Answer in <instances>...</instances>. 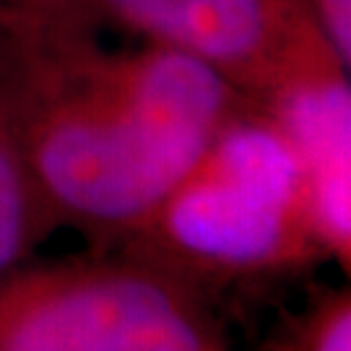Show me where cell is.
Returning <instances> with one entry per match:
<instances>
[{"label": "cell", "mask_w": 351, "mask_h": 351, "mask_svg": "<svg viewBox=\"0 0 351 351\" xmlns=\"http://www.w3.org/2000/svg\"><path fill=\"white\" fill-rule=\"evenodd\" d=\"M0 351H232L208 294L123 247L0 274Z\"/></svg>", "instance_id": "3957f363"}, {"label": "cell", "mask_w": 351, "mask_h": 351, "mask_svg": "<svg viewBox=\"0 0 351 351\" xmlns=\"http://www.w3.org/2000/svg\"><path fill=\"white\" fill-rule=\"evenodd\" d=\"M104 24L195 58L258 107L341 71L313 0H91Z\"/></svg>", "instance_id": "277c9868"}, {"label": "cell", "mask_w": 351, "mask_h": 351, "mask_svg": "<svg viewBox=\"0 0 351 351\" xmlns=\"http://www.w3.org/2000/svg\"><path fill=\"white\" fill-rule=\"evenodd\" d=\"M101 26L84 0H0V75L39 198L107 247L252 101L185 52L114 47Z\"/></svg>", "instance_id": "6da1fadb"}, {"label": "cell", "mask_w": 351, "mask_h": 351, "mask_svg": "<svg viewBox=\"0 0 351 351\" xmlns=\"http://www.w3.org/2000/svg\"><path fill=\"white\" fill-rule=\"evenodd\" d=\"M341 71L351 81V0H313Z\"/></svg>", "instance_id": "ba28073f"}, {"label": "cell", "mask_w": 351, "mask_h": 351, "mask_svg": "<svg viewBox=\"0 0 351 351\" xmlns=\"http://www.w3.org/2000/svg\"><path fill=\"white\" fill-rule=\"evenodd\" d=\"M112 247L136 252L206 294L326 261L297 149L258 104L237 114L149 219Z\"/></svg>", "instance_id": "7a4b0ae2"}, {"label": "cell", "mask_w": 351, "mask_h": 351, "mask_svg": "<svg viewBox=\"0 0 351 351\" xmlns=\"http://www.w3.org/2000/svg\"><path fill=\"white\" fill-rule=\"evenodd\" d=\"M287 351H351V284L328 289L300 315Z\"/></svg>", "instance_id": "52a82bcc"}, {"label": "cell", "mask_w": 351, "mask_h": 351, "mask_svg": "<svg viewBox=\"0 0 351 351\" xmlns=\"http://www.w3.org/2000/svg\"><path fill=\"white\" fill-rule=\"evenodd\" d=\"M84 3H91V0H84ZM91 5H94V3H91Z\"/></svg>", "instance_id": "9c48e42d"}, {"label": "cell", "mask_w": 351, "mask_h": 351, "mask_svg": "<svg viewBox=\"0 0 351 351\" xmlns=\"http://www.w3.org/2000/svg\"><path fill=\"white\" fill-rule=\"evenodd\" d=\"M52 229L58 226L39 198L26 167L0 75V274L32 258Z\"/></svg>", "instance_id": "8992f818"}, {"label": "cell", "mask_w": 351, "mask_h": 351, "mask_svg": "<svg viewBox=\"0 0 351 351\" xmlns=\"http://www.w3.org/2000/svg\"><path fill=\"white\" fill-rule=\"evenodd\" d=\"M263 110L297 149L323 258L351 284V81L339 75Z\"/></svg>", "instance_id": "5b68a950"}]
</instances>
